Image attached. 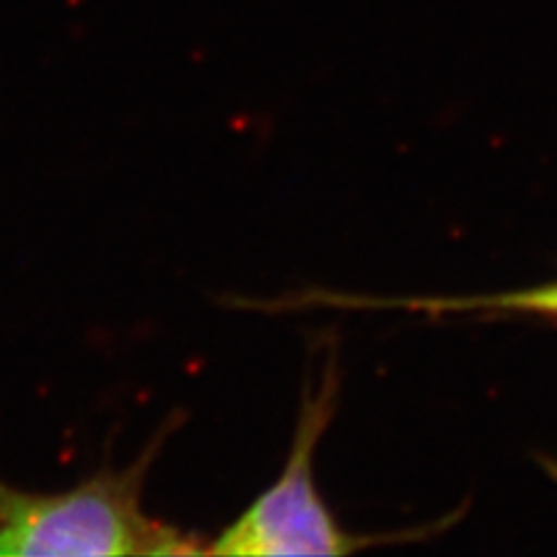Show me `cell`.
I'll use <instances>...</instances> for the list:
<instances>
[{"mask_svg": "<svg viewBox=\"0 0 557 557\" xmlns=\"http://www.w3.org/2000/svg\"><path fill=\"white\" fill-rule=\"evenodd\" d=\"M174 425L153 434L135 462L102 467L59 493H30L0 479V557L202 555L207 544L143 509L147 476Z\"/></svg>", "mask_w": 557, "mask_h": 557, "instance_id": "6da1fadb", "label": "cell"}, {"mask_svg": "<svg viewBox=\"0 0 557 557\" xmlns=\"http://www.w3.org/2000/svg\"><path fill=\"white\" fill-rule=\"evenodd\" d=\"M339 379V358L335 348H330L319 376L302 391L298 425L282 476L207 544V555H351L379 546L425 542L430 534L444 530L446 522H437L386 534H354L346 532L327 509L313 476V458L337 413Z\"/></svg>", "mask_w": 557, "mask_h": 557, "instance_id": "7a4b0ae2", "label": "cell"}, {"mask_svg": "<svg viewBox=\"0 0 557 557\" xmlns=\"http://www.w3.org/2000/svg\"><path fill=\"white\" fill-rule=\"evenodd\" d=\"M263 311H288L298 307H337V309H407L430 317L446 313H532V317L557 319V282L495 293V295H453V298H372V295H346L333 290H302L260 302Z\"/></svg>", "mask_w": 557, "mask_h": 557, "instance_id": "3957f363", "label": "cell"}]
</instances>
